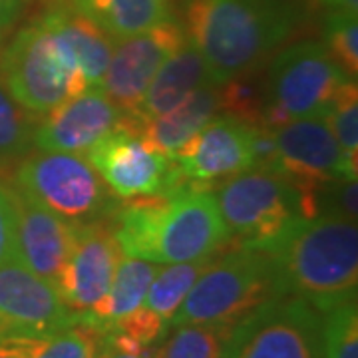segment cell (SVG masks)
<instances>
[{
    "label": "cell",
    "mask_w": 358,
    "mask_h": 358,
    "mask_svg": "<svg viewBox=\"0 0 358 358\" xmlns=\"http://www.w3.org/2000/svg\"><path fill=\"white\" fill-rule=\"evenodd\" d=\"M299 20L293 0H187L183 28L219 86L261 70Z\"/></svg>",
    "instance_id": "6da1fadb"
},
{
    "label": "cell",
    "mask_w": 358,
    "mask_h": 358,
    "mask_svg": "<svg viewBox=\"0 0 358 358\" xmlns=\"http://www.w3.org/2000/svg\"><path fill=\"white\" fill-rule=\"evenodd\" d=\"M279 296L305 299L320 313L357 301L358 229L355 221L303 219L268 249Z\"/></svg>",
    "instance_id": "7a4b0ae2"
},
{
    "label": "cell",
    "mask_w": 358,
    "mask_h": 358,
    "mask_svg": "<svg viewBox=\"0 0 358 358\" xmlns=\"http://www.w3.org/2000/svg\"><path fill=\"white\" fill-rule=\"evenodd\" d=\"M0 80L16 102L36 115L90 90L72 52L42 14L2 50Z\"/></svg>",
    "instance_id": "3957f363"
},
{
    "label": "cell",
    "mask_w": 358,
    "mask_h": 358,
    "mask_svg": "<svg viewBox=\"0 0 358 358\" xmlns=\"http://www.w3.org/2000/svg\"><path fill=\"white\" fill-rule=\"evenodd\" d=\"M273 296L279 294L268 253L239 245L209 261L169 327L193 322L233 327Z\"/></svg>",
    "instance_id": "277c9868"
},
{
    "label": "cell",
    "mask_w": 358,
    "mask_h": 358,
    "mask_svg": "<svg viewBox=\"0 0 358 358\" xmlns=\"http://www.w3.org/2000/svg\"><path fill=\"white\" fill-rule=\"evenodd\" d=\"M16 189L50 209L54 215L80 227L108 221L117 209V197L86 157L76 154H28L14 173Z\"/></svg>",
    "instance_id": "5b68a950"
},
{
    "label": "cell",
    "mask_w": 358,
    "mask_h": 358,
    "mask_svg": "<svg viewBox=\"0 0 358 358\" xmlns=\"http://www.w3.org/2000/svg\"><path fill=\"white\" fill-rule=\"evenodd\" d=\"M348 78L322 42H296L268 60L263 80V126L275 129L301 117H324L336 90Z\"/></svg>",
    "instance_id": "8992f818"
},
{
    "label": "cell",
    "mask_w": 358,
    "mask_h": 358,
    "mask_svg": "<svg viewBox=\"0 0 358 358\" xmlns=\"http://www.w3.org/2000/svg\"><path fill=\"white\" fill-rule=\"evenodd\" d=\"M215 199L231 237L259 251L305 219L293 181L267 169H249L225 179Z\"/></svg>",
    "instance_id": "52a82bcc"
},
{
    "label": "cell",
    "mask_w": 358,
    "mask_h": 358,
    "mask_svg": "<svg viewBox=\"0 0 358 358\" xmlns=\"http://www.w3.org/2000/svg\"><path fill=\"white\" fill-rule=\"evenodd\" d=\"M324 315L305 299L273 296L231 327L223 358H322Z\"/></svg>",
    "instance_id": "ba28073f"
},
{
    "label": "cell",
    "mask_w": 358,
    "mask_h": 358,
    "mask_svg": "<svg viewBox=\"0 0 358 358\" xmlns=\"http://www.w3.org/2000/svg\"><path fill=\"white\" fill-rule=\"evenodd\" d=\"M58 287L38 277L16 257L0 265V343L42 338L78 322Z\"/></svg>",
    "instance_id": "9c48e42d"
},
{
    "label": "cell",
    "mask_w": 358,
    "mask_h": 358,
    "mask_svg": "<svg viewBox=\"0 0 358 358\" xmlns=\"http://www.w3.org/2000/svg\"><path fill=\"white\" fill-rule=\"evenodd\" d=\"M166 197V209L155 237L154 263L171 265L213 257L231 241L211 189L183 187Z\"/></svg>",
    "instance_id": "30bf717a"
},
{
    "label": "cell",
    "mask_w": 358,
    "mask_h": 358,
    "mask_svg": "<svg viewBox=\"0 0 358 358\" xmlns=\"http://www.w3.org/2000/svg\"><path fill=\"white\" fill-rule=\"evenodd\" d=\"M86 159L117 199L162 195L173 166V157L155 152L141 140L136 120L129 114L90 150Z\"/></svg>",
    "instance_id": "8fae6325"
},
{
    "label": "cell",
    "mask_w": 358,
    "mask_h": 358,
    "mask_svg": "<svg viewBox=\"0 0 358 358\" xmlns=\"http://www.w3.org/2000/svg\"><path fill=\"white\" fill-rule=\"evenodd\" d=\"M185 40V28L173 18L136 36L114 40V52L100 90L126 114H136L159 66Z\"/></svg>",
    "instance_id": "7c38bea8"
},
{
    "label": "cell",
    "mask_w": 358,
    "mask_h": 358,
    "mask_svg": "<svg viewBox=\"0 0 358 358\" xmlns=\"http://www.w3.org/2000/svg\"><path fill=\"white\" fill-rule=\"evenodd\" d=\"M122 257L112 219L76 227L72 251L56 282L66 307L78 315L88 313L108 293Z\"/></svg>",
    "instance_id": "4fadbf2b"
},
{
    "label": "cell",
    "mask_w": 358,
    "mask_h": 358,
    "mask_svg": "<svg viewBox=\"0 0 358 358\" xmlns=\"http://www.w3.org/2000/svg\"><path fill=\"white\" fill-rule=\"evenodd\" d=\"M117 108L100 88H90L46 112L34 128V148L40 152L88 154L110 136L124 120Z\"/></svg>",
    "instance_id": "5bb4252c"
},
{
    "label": "cell",
    "mask_w": 358,
    "mask_h": 358,
    "mask_svg": "<svg viewBox=\"0 0 358 358\" xmlns=\"http://www.w3.org/2000/svg\"><path fill=\"white\" fill-rule=\"evenodd\" d=\"M249 129V124L229 115L213 117L173 157L181 178L209 189L221 179L253 169Z\"/></svg>",
    "instance_id": "9a60e30c"
},
{
    "label": "cell",
    "mask_w": 358,
    "mask_h": 358,
    "mask_svg": "<svg viewBox=\"0 0 358 358\" xmlns=\"http://www.w3.org/2000/svg\"><path fill=\"white\" fill-rule=\"evenodd\" d=\"M273 131L281 155V176L293 181L299 192H307L331 179L350 178L338 141L324 117L291 120Z\"/></svg>",
    "instance_id": "2e32d148"
},
{
    "label": "cell",
    "mask_w": 358,
    "mask_h": 358,
    "mask_svg": "<svg viewBox=\"0 0 358 358\" xmlns=\"http://www.w3.org/2000/svg\"><path fill=\"white\" fill-rule=\"evenodd\" d=\"M10 192L16 211V259L56 285L72 251L76 227L24 192L16 187Z\"/></svg>",
    "instance_id": "e0dca14e"
},
{
    "label": "cell",
    "mask_w": 358,
    "mask_h": 358,
    "mask_svg": "<svg viewBox=\"0 0 358 358\" xmlns=\"http://www.w3.org/2000/svg\"><path fill=\"white\" fill-rule=\"evenodd\" d=\"M217 114V86L207 84L192 92L185 100L150 120H136L141 140L155 152L176 157L179 150Z\"/></svg>",
    "instance_id": "ac0fdd59"
},
{
    "label": "cell",
    "mask_w": 358,
    "mask_h": 358,
    "mask_svg": "<svg viewBox=\"0 0 358 358\" xmlns=\"http://www.w3.org/2000/svg\"><path fill=\"white\" fill-rule=\"evenodd\" d=\"M207 84H213V82H211L203 56L189 40H185L178 50L159 66L138 112L131 115L138 120H150L155 115L166 114L167 110H171L181 100H185L192 92Z\"/></svg>",
    "instance_id": "d6986e66"
},
{
    "label": "cell",
    "mask_w": 358,
    "mask_h": 358,
    "mask_svg": "<svg viewBox=\"0 0 358 358\" xmlns=\"http://www.w3.org/2000/svg\"><path fill=\"white\" fill-rule=\"evenodd\" d=\"M42 16L64 42L66 48L72 52L90 88H100L114 52V40L88 16L74 8V4L52 6Z\"/></svg>",
    "instance_id": "ffe728a7"
},
{
    "label": "cell",
    "mask_w": 358,
    "mask_h": 358,
    "mask_svg": "<svg viewBox=\"0 0 358 358\" xmlns=\"http://www.w3.org/2000/svg\"><path fill=\"white\" fill-rule=\"evenodd\" d=\"M159 267H162L159 263L124 255L115 268L108 293L88 313H82L80 320L92 324L102 333H108L115 320H120L143 305L148 289Z\"/></svg>",
    "instance_id": "44dd1931"
},
{
    "label": "cell",
    "mask_w": 358,
    "mask_h": 358,
    "mask_svg": "<svg viewBox=\"0 0 358 358\" xmlns=\"http://www.w3.org/2000/svg\"><path fill=\"white\" fill-rule=\"evenodd\" d=\"M74 8L112 40L141 34L169 16V0H74Z\"/></svg>",
    "instance_id": "7402d4cb"
},
{
    "label": "cell",
    "mask_w": 358,
    "mask_h": 358,
    "mask_svg": "<svg viewBox=\"0 0 358 358\" xmlns=\"http://www.w3.org/2000/svg\"><path fill=\"white\" fill-rule=\"evenodd\" d=\"M209 261H211V257L159 267L150 289H148L143 307L152 308L169 324L171 317L178 313L183 299L192 291V287L199 279V275L203 273V268L209 265Z\"/></svg>",
    "instance_id": "603a6c76"
},
{
    "label": "cell",
    "mask_w": 358,
    "mask_h": 358,
    "mask_svg": "<svg viewBox=\"0 0 358 358\" xmlns=\"http://www.w3.org/2000/svg\"><path fill=\"white\" fill-rule=\"evenodd\" d=\"M103 333L78 319L64 331L18 341L26 358H96L100 352Z\"/></svg>",
    "instance_id": "cb8c5ba5"
},
{
    "label": "cell",
    "mask_w": 358,
    "mask_h": 358,
    "mask_svg": "<svg viewBox=\"0 0 358 358\" xmlns=\"http://www.w3.org/2000/svg\"><path fill=\"white\" fill-rule=\"evenodd\" d=\"M231 327L223 324H179L152 358H223Z\"/></svg>",
    "instance_id": "d4e9b609"
},
{
    "label": "cell",
    "mask_w": 358,
    "mask_h": 358,
    "mask_svg": "<svg viewBox=\"0 0 358 358\" xmlns=\"http://www.w3.org/2000/svg\"><path fill=\"white\" fill-rule=\"evenodd\" d=\"M324 120L343 152L346 173L357 178L358 171V88L355 80L336 90Z\"/></svg>",
    "instance_id": "484cf974"
},
{
    "label": "cell",
    "mask_w": 358,
    "mask_h": 358,
    "mask_svg": "<svg viewBox=\"0 0 358 358\" xmlns=\"http://www.w3.org/2000/svg\"><path fill=\"white\" fill-rule=\"evenodd\" d=\"M263 108L265 90L261 70L239 74L217 86V114L259 126L263 124Z\"/></svg>",
    "instance_id": "4316f807"
},
{
    "label": "cell",
    "mask_w": 358,
    "mask_h": 358,
    "mask_svg": "<svg viewBox=\"0 0 358 358\" xmlns=\"http://www.w3.org/2000/svg\"><path fill=\"white\" fill-rule=\"evenodd\" d=\"M14 100L0 80V164L18 162L34 145L36 120Z\"/></svg>",
    "instance_id": "83f0119b"
},
{
    "label": "cell",
    "mask_w": 358,
    "mask_h": 358,
    "mask_svg": "<svg viewBox=\"0 0 358 358\" xmlns=\"http://www.w3.org/2000/svg\"><path fill=\"white\" fill-rule=\"evenodd\" d=\"M322 46L346 76L355 80L358 74V14L329 10Z\"/></svg>",
    "instance_id": "f1b7e54d"
},
{
    "label": "cell",
    "mask_w": 358,
    "mask_h": 358,
    "mask_svg": "<svg viewBox=\"0 0 358 358\" xmlns=\"http://www.w3.org/2000/svg\"><path fill=\"white\" fill-rule=\"evenodd\" d=\"M322 358H358L357 301H348L324 313Z\"/></svg>",
    "instance_id": "f546056e"
},
{
    "label": "cell",
    "mask_w": 358,
    "mask_h": 358,
    "mask_svg": "<svg viewBox=\"0 0 358 358\" xmlns=\"http://www.w3.org/2000/svg\"><path fill=\"white\" fill-rule=\"evenodd\" d=\"M167 329H169L167 320L162 319L157 313H154L152 308L143 307V305L136 308L134 313L115 320L110 327V331L124 334L129 341L138 343L140 346H145V348L154 346L167 333Z\"/></svg>",
    "instance_id": "4dcf8cb0"
},
{
    "label": "cell",
    "mask_w": 358,
    "mask_h": 358,
    "mask_svg": "<svg viewBox=\"0 0 358 358\" xmlns=\"http://www.w3.org/2000/svg\"><path fill=\"white\" fill-rule=\"evenodd\" d=\"M251 157H253V169H267L281 173V155L275 131L263 124L251 126Z\"/></svg>",
    "instance_id": "1f68e13d"
},
{
    "label": "cell",
    "mask_w": 358,
    "mask_h": 358,
    "mask_svg": "<svg viewBox=\"0 0 358 358\" xmlns=\"http://www.w3.org/2000/svg\"><path fill=\"white\" fill-rule=\"evenodd\" d=\"M16 257V211L13 192L0 183V265Z\"/></svg>",
    "instance_id": "d6a6232c"
},
{
    "label": "cell",
    "mask_w": 358,
    "mask_h": 358,
    "mask_svg": "<svg viewBox=\"0 0 358 358\" xmlns=\"http://www.w3.org/2000/svg\"><path fill=\"white\" fill-rule=\"evenodd\" d=\"M22 10V0H0V40L13 28Z\"/></svg>",
    "instance_id": "836d02e7"
},
{
    "label": "cell",
    "mask_w": 358,
    "mask_h": 358,
    "mask_svg": "<svg viewBox=\"0 0 358 358\" xmlns=\"http://www.w3.org/2000/svg\"><path fill=\"white\" fill-rule=\"evenodd\" d=\"M319 4L327 10H346L358 14V0H319Z\"/></svg>",
    "instance_id": "e575fe53"
},
{
    "label": "cell",
    "mask_w": 358,
    "mask_h": 358,
    "mask_svg": "<svg viewBox=\"0 0 358 358\" xmlns=\"http://www.w3.org/2000/svg\"><path fill=\"white\" fill-rule=\"evenodd\" d=\"M100 357L102 358H152V355H129V352H122V350H115L110 345H106L102 341L100 345Z\"/></svg>",
    "instance_id": "d590c367"
},
{
    "label": "cell",
    "mask_w": 358,
    "mask_h": 358,
    "mask_svg": "<svg viewBox=\"0 0 358 358\" xmlns=\"http://www.w3.org/2000/svg\"><path fill=\"white\" fill-rule=\"evenodd\" d=\"M0 358H26L18 341L10 343H0Z\"/></svg>",
    "instance_id": "8d00e7d4"
},
{
    "label": "cell",
    "mask_w": 358,
    "mask_h": 358,
    "mask_svg": "<svg viewBox=\"0 0 358 358\" xmlns=\"http://www.w3.org/2000/svg\"><path fill=\"white\" fill-rule=\"evenodd\" d=\"M96 358H102V357H100V352H98V357H96Z\"/></svg>",
    "instance_id": "74e56055"
}]
</instances>
